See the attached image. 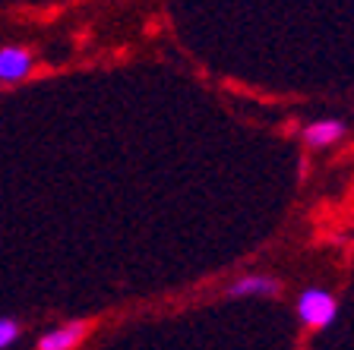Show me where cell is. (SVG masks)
I'll return each instance as SVG.
<instances>
[{
  "label": "cell",
  "mask_w": 354,
  "mask_h": 350,
  "mask_svg": "<svg viewBox=\"0 0 354 350\" xmlns=\"http://www.w3.org/2000/svg\"><path fill=\"white\" fill-rule=\"evenodd\" d=\"M335 313H339V300L332 297L323 287H307L297 300V319L307 325L310 331H323L335 322Z\"/></svg>",
  "instance_id": "1"
},
{
  "label": "cell",
  "mask_w": 354,
  "mask_h": 350,
  "mask_svg": "<svg viewBox=\"0 0 354 350\" xmlns=\"http://www.w3.org/2000/svg\"><path fill=\"white\" fill-rule=\"evenodd\" d=\"M32 51L19 44H3L0 48V82H19L32 70Z\"/></svg>",
  "instance_id": "2"
},
{
  "label": "cell",
  "mask_w": 354,
  "mask_h": 350,
  "mask_svg": "<svg viewBox=\"0 0 354 350\" xmlns=\"http://www.w3.org/2000/svg\"><path fill=\"white\" fill-rule=\"evenodd\" d=\"M86 322H66V325H60V329H51L44 331L41 338H38V350H70L76 347V344L86 338Z\"/></svg>",
  "instance_id": "3"
},
{
  "label": "cell",
  "mask_w": 354,
  "mask_h": 350,
  "mask_svg": "<svg viewBox=\"0 0 354 350\" xmlns=\"http://www.w3.org/2000/svg\"><path fill=\"white\" fill-rule=\"evenodd\" d=\"M345 133H348L345 120H313V124L304 126V142L310 148H326V146H335Z\"/></svg>",
  "instance_id": "4"
},
{
  "label": "cell",
  "mask_w": 354,
  "mask_h": 350,
  "mask_svg": "<svg viewBox=\"0 0 354 350\" xmlns=\"http://www.w3.org/2000/svg\"><path fill=\"white\" fill-rule=\"evenodd\" d=\"M279 287L281 284L272 275H247L228 284V297H275Z\"/></svg>",
  "instance_id": "5"
},
{
  "label": "cell",
  "mask_w": 354,
  "mask_h": 350,
  "mask_svg": "<svg viewBox=\"0 0 354 350\" xmlns=\"http://www.w3.org/2000/svg\"><path fill=\"white\" fill-rule=\"evenodd\" d=\"M19 341V322L13 319H0V350Z\"/></svg>",
  "instance_id": "6"
}]
</instances>
